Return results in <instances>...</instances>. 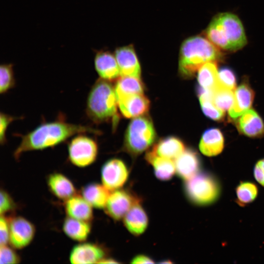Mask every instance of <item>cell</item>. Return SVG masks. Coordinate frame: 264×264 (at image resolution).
<instances>
[{"instance_id":"obj_1","label":"cell","mask_w":264,"mask_h":264,"mask_svg":"<svg viewBox=\"0 0 264 264\" xmlns=\"http://www.w3.org/2000/svg\"><path fill=\"white\" fill-rule=\"evenodd\" d=\"M86 133L97 134L100 132L89 126L67 123L59 117L54 121L41 124L26 134H19L22 140L14 156L17 159L24 152L53 147L74 135Z\"/></svg>"},{"instance_id":"obj_2","label":"cell","mask_w":264,"mask_h":264,"mask_svg":"<svg viewBox=\"0 0 264 264\" xmlns=\"http://www.w3.org/2000/svg\"><path fill=\"white\" fill-rule=\"evenodd\" d=\"M115 87L111 82L102 78L91 87L87 100L86 112L95 124L111 123L115 129L119 119Z\"/></svg>"},{"instance_id":"obj_3","label":"cell","mask_w":264,"mask_h":264,"mask_svg":"<svg viewBox=\"0 0 264 264\" xmlns=\"http://www.w3.org/2000/svg\"><path fill=\"white\" fill-rule=\"evenodd\" d=\"M206 38L219 49L234 51L247 43L242 24L230 13H222L213 18L205 31Z\"/></svg>"},{"instance_id":"obj_4","label":"cell","mask_w":264,"mask_h":264,"mask_svg":"<svg viewBox=\"0 0 264 264\" xmlns=\"http://www.w3.org/2000/svg\"><path fill=\"white\" fill-rule=\"evenodd\" d=\"M221 56L220 49L206 38L200 36L189 38L180 47L179 73L183 78H191L203 64L216 62Z\"/></svg>"},{"instance_id":"obj_5","label":"cell","mask_w":264,"mask_h":264,"mask_svg":"<svg viewBox=\"0 0 264 264\" xmlns=\"http://www.w3.org/2000/svg\"><path fill=\"white\" fill-rule=\"evenodd\" d=\"M156 137L154 124L149 116L144 115L134 118L126 130L123 150L136 157L149 149Z\"/></svg>"},{"instance_id":"obj_6","label":"cell","mask_w":264,"mask_h":264,"mask_svg":"<svg viewBox=\"0 0 264 264\" xmlns=\"http://www.w3.org/2000/svg\"><path fill=\"white\" fill-rule=\"evenodd\" d=\"M184 190L186 197L192 203L206 205L214 202L219 197V182L211 174L198 172L185 180Z\"/></svg>"},{"instance_id":"obj_7","label":"cell","mask_w":264,"mask_h":264,"mask_svg":"<svg viewBox=\"0 0 264 264\" xmlns=\"http://www.w3.org/2000/svg\"><path fill=\"white\" fill-rule=\"evenodd\" d=\"M81 134L69 141L67 150L70 162L77 167L83 168L91 165L95 161L98 147L92 138Z\"/></svg>"},{"instance_id":"obj_8","label":"cell","mask_w":264,"mask_h":264,"mask_svg":"<svg viewBox=\"0 0 264 264\" xmlns=\"http://www.w3.org/2000/svg\"><path fill=\"white\" fill-rule=\"evenodd\" d=\"M140 199L129 190L118 189L111 192L104 208L106 213L112 219L119 220Z\"/></svg>"},{"instance_id":"obj_9","label":"cell","mask_w":264,"mask_h":264,"mask_svg":"<svg viewBox=\"0 0 264 264\" xmlns=\"http://www.w3.org/2000/svg\"><path fill=\"white\" fill-rule=\"evenodd\" d=\"M9 241L11 247L21 249L28 245L32 241L36 232L34 224L21 216L12 217L8 219Z\"/></svg>"},{"instance_id":"obj_10","label":"cell","mask_w":264,"mask_h":264,"mask_svg":"<svg viewBox=\"0 0 264 264\" xmlns=\"http://www.w3.org/2000/svg\"><path fill=\"white\" fill-rule=\"evenodd\" d=\"M129 175L127 165L118 158L108 160L101 170L102 184L111 192L121 188L127 181Z\"/></svg>"},{"instance_id":"obj_11","label":"cell","mask_w":264,"mask_h":264,"mask_svg":"<svg viewBox=\"0 0 264 264\" xmlns=\"http://www.w3.org/2000/svg\"><path fill=\"white\" fill-rule=\"evenodd\" d=\"M106 255V250L101 245L81 242L71 249L69 260L73 264H99Z\"/></svg>"},{"instance_id":"obj_12","label":"cell","mask_w":264,"mask_h":264,"mask_svg":"<svg viewBox=\"0 0 264 264\" xmlns=\"http://www.w3.org/2000/svg\"><path fill=\"white\" fill-rule=\"evenodd\" d=\"M117 99L120 113L126 118L144 115L150 108V101L143 93L123 96Z\"/></svg>"},{"instance_id":"obj_13","label":"cell","mask_w":264,"mask_h":264,"mask_svg":"<svg viewBox=\"0 0 264 264\" xmlns=\"http://www.w3.org/2000/svg\"><path fill=\"white\" fill-rule=\"evenodd\" d=\"M121 76L140 78V65L132 45L117 48L114 53Z\"/></svg>"},{"instance_id":"obj_14","label":"cell","mask_w":264,"mask_h":264,"mask_svg":"<svg viewBox=\"0 0 264 264\" xmlns=\"http://www.w3.org/2000/svg\"><path fill=\"white\" fill-rule=\"evenodd\" d=\"M95 68L101 78L112 82L120 77L115 55L108 51H100L94 57Z\"/></svg>"},{"instance_id":"obj_15","label":"cell","mask_w":264,"mask_h":264,"mask_svg":"<svg viewBox=\"0 0 264 264\" xmlns=\"http://www.w3.org/2000/svg\"><path fill=\"white\" fill-rule=\"evenodd\" d=\"M176 172L181 179L186 180L198 173L200 161L197 153L191 149H186L175 160Z\"/></svg>"},{"instance_id":"obj_16","label":"cell","mask_w":264,"mask_h":264,"mask_svg":"<svg viewBox=\"0 0 264 264\" xmlns=\"http://www.w3.org/2000/svg\"><path fill=\"white\" fill-rule=\"evenodd\" d=\"M123 219L126 229L134 236L141 235L148 226V217L141 204V200L132 207Z\"/></svg>"},{"instance_id":"obj_17","label":"cell","mask_w":264,"mask_h":264,"mask_svg":"<svg viewBox=\"0 0 264 264\" xmlns=\"http://www.w3.org/2000/svg\"><path fill=\"white\" fill-rule=\"evenodd\" d=\"M236 126L240 132L249 137L264 135V123L253 110L249 109L240 116Z\"/></svg>"},{"instance_id":"obj_18","label":"cell","mask_w":264,"mask_h":264,"mask_svg":"<svg viewBox=\"0 0 264 264\" xmlns=\"http://www.w3.org/2000/svg\"><path fill=\"white\" fill-rule=\"evenodd\" d=\"M185 149L180 138L170 136L160 139L149 150L155 155L175 160Z\"/></svg>"},{"instance_id":"obj_19","label":"cell","mask_w":264,"mask_h":264,"mask_svg":"<svg viewBox=\"0 0 264 264\" xmlns=\"http://www.w3.org/2000/svg\"><path fill=\"white\" fill-rule=\"evenodd\" d=\"M47 184L51 193L60 199L66 201L76 194L72 181L62 174H50L47 178Z\"/></svg>"},{"instance_id":"obj_20","label":"cell","mask_w":264,"mask_h":264,"mask_svg":"<svg viewBox=\"0 0 264 264\" xmlns=\"http://www.w3.org/2000/svg\"><path fill=\"white\" fill-rule=\"evenodd\" d=\"M65 210L68 217L75 219L90 222L93 219L92 207L80 195L66 200Z\"/></svg>"},{"instance_id":"obj_21","label":"cell","mask_w":264,"mask_h":264,"mask_svg":"<svg viewBox=\"0 0 264 264\" xmlns=\"http://www.w3.org/2000/svg\"><path fill=\"white\" fill-rule=\"evenodd\" d=\"M254 96V92L248 84L243 83L240 85L235 89L234 102L229 110L230 118H237L249 110Z\"/></svg>"},{"instance_id":"obj_22","label":"cell","mask_w":264,"mask_h":264,"mask_svg":"<svg viewBox=\"0 0 264 264\" xmlns=\"http://www.w3.org/2000/svg\"><path fill=\"white\" fill-rule=\"evenodd\" d=\"M224 139L221 132L218 129L211 128L203 133L199 144L200 152L208 156L220 154L223 148Z\"/></svg>"},{"instance_id":"obj_23","label":"cell","mask_w":264,"mask_h":264,"mask_svg":"<svg viewBox=\"0 0 264 264\" xmlns=\"http://www.w3.org/2000/svg\"><path fill=\"white\" fill-rule=\"evenodd\" d=\"M111 193L103 184L91 182L84 186L81 190V196L92 207L104 209Z\"/></svg>"},{"instance_id":"obj_24","label":"cell","mask_w":264,"mask_h":264,"mask_svg":"<svg viewBox=\"0 0 264 264\" xmlns=\"http://www.w3.org/2000/svg\"><path fill=\"white\" fill-rule=\"evenodd\" d=\"M145 159L149 164L152 165L154 175L159 180H168L176 173L173 160L155 155L150 150L146 154Z\"/></svg>"},{"instance_id":"obj_25","label":"cell","mask_w":264,"mask_h":264,"mask_svg":"<svg viewBox=\"0 0 264 264\" xmlns=\"http://www.w3.org/2000/svg\"><path fill=\"white\" fill-rule=\"evenodd\" d=\"M63 231L67 237L79 242L87 240L91 231L89 222L67 217L63 224Z\"/></svg>"},{"instance_id":"obj_26","label":"cell","mask_w":264,"mask_h":264,"mask_svg":"<svg viewBox=\"0 0 264 264\" xmlns=\"http://www.w3.org/2000/svg\"><path fill=\"white\" fill-rule=\"evenodd\" d=\"M198 71L199 88L212 92L219 84V72L216 62L206 63Z\"/></svg>"},{"instance_id":"obj_27","label":"cell","mask_w":264,"mask_h":264,"mask_svg":"<svg viewBox=\"0 0 264 264\" xmlns=\"http://www.w3.org/2000/svg\"><path fill=\"white\" fill-rule=\"evenodd\" d=\"M144 85L140 78L121 76L116 81L115 90L117 98L123 96L143 93Z\"/></svg>"},{"instance_id":"obj_28","label":"cell","mask_w":264,"mask_h":264,"mask_svg":"<svg viewBox=\"0 0 264 264\" xmlns=\"http://www.w3.org/2000/svg\"><path fill=\"white\" fill-rule=\"evenodd\" d=\"M198 93L200 106L204 114L215 120L222 119L224 116V111L219 109L214 103L212 92L198 88Z\"/></svg>"},{"instance_id":"obj_29","label":"cell","mask_w":264,"mask_h":264,"mask_svg":"<svg viewBox=\"0 0 264 264\" xmlns=\"http://www.w3.org/2000/svg\"><path fill=\"white\" fill-rule=\"evenodd\" d=\"M234 90L219 85L212 92V98L215 105L220 110L225 111L232 106L234 99Z\"/></svg>"},{"instance_id":"obj_30","label":"cell","mask_w":264,"mask_h":264,"mask_svg":"<svg viewBox=\"0 0 264 264\" xmlns=\"http://www.w3.org/2000/svg\"><path fill=\"white\" fill-rule=\"evenodd\" d=\"M236 193L238 204L244 206L254 200L258 195V188L251 182H242L237 187Z\"/></svg>"},{"instance_id":"obj_31","label":"cell","mask_w":264,"mask_h":264,"mask_svg":"<svg viewBox=\"0 0 264 264\" xmlns=\"http://www.w3.org/2000/svg\"><path fill=\"white\" fill-rule=\"evenodd\" d=\"M15 85L13 65L2 64L0 67V92L4 94Z\"/></svg>"},{"instance_id":"obj_32","label":"cell","mask_w":264,"mask_h":264,"mask_svg":"<svg viewBox=\"0 0 264 264\" xmlns=\"http://www.w3.org/2000/svg\"><path fill=\"white\" fill-rule=\"evenodd\" d=\"M13 248L8 246L7 244L0 245V264H16L20 262V256Z\"/></svg>"},{"instance_id":"obj_33","label":"cell","mask_w":264,"mask_h":264,"mask_svg":"<svg viewBox=\"0 0 264 264\" xmlns=\"http://www.w3.org/2000/svg\"><path fill=\"white\" fill-rule=\"evenodd\" d=\"M220 84L232 90H235L236 80L234 72L230 69L223 68L219 71Z\"/></svg>"},{"instance_id":"obj_34","label":"cell","mask_w":264,"mask_h":264,"mask_svg":"<svg viewBox=\"0 0 264 264\" xmlns=\"http://www.w3.org/2000/svg\"><path fill=\"white\" fill-rule=\"evenodd\" d=\"M0 215L4 216L6 213L13 211L16 208V204L12 197L5 190H0Z\"/></svg>"},{"instance_id":"obj_35","label":"cell","mask_w":264,"mask_h":264,"mask_svg":"<svg viewBox=\"0 0 264 264\" xmlns=\"http://www.w3.org/2000/svg\"><path fill=\"white\" fill-rule=\"evenodd\" d=\"M16 117L5 114L2 112L0 115V143L4 144L6 142V132L9 124L16 120Z\"/></svg>"},{"instance_id":"obj_36","label":"cell","mask_w":264,"mask_h":264,"mask_svg":"<svg viewBox=\"0 0 264 264\" xmlns=\"http://www.w3.org/2000/svg\"><path fill=\"white\" fill-rule=\"evenodd\" d=\"M9 241V225L8 219L0 215V245H7Z\"/></svg>"},{"instance_id":"obj_37","label":"cell","mask_w":264,"mask_h":264,"mask_svg":"<svg viewBox=\"0 0 264 264\" xmlns=\"http://www.w3.org/2000/svg\"><path fill=\"white\" fill-rule=\"evenodd\" d=\"M254 176L256 180L264 186V159L259 160L256 164Z\"/></svg>"},{"instance_id":"obj_38","label":"cell","mask_w":264,"mask_h":264,"mask_svg":"<svg viewBox=\"0 0 264 264\" xmlns=\"http://www.w3.org/2000/svg\"><path fill=\"white\" fill-rule=\"evenodd\" d=\"M131 263L132 264H154V262L147 255L139 254L133 257Z\"/></svg>"},{"instance_id":"obj_39","label":"cell","mask_w":264,"mask_h":264,"mask_svg":"<svg viewBox=\"0 0 264 264\" xmlns=\"http://www.w3.org/2000/svg\"><path fill=\"white\" fill-rule=\"evenodd\" d=\"M119 263L118 262L116 261L115 260H114L113 259L110 258H105L103 260H102L99 264H118Z\"/></svg>"}]
</instances>
